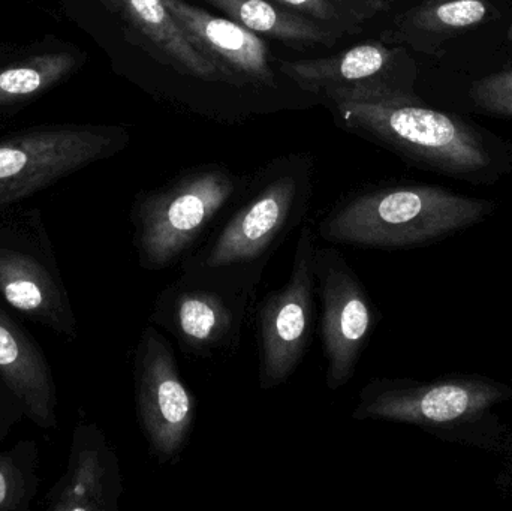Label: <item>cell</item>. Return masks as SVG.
I'll return each instance as SVG.
<instances>
[{
  "mask_svg": "<svg viewBox=\"0 0 512 511\" xmlns=\"http://www.w3.org/2000/svg\"><path fill=\"white\" fill-rule=\"evenodd\" d=\"M123 495L119 458L96 423L80 419L68 467L48 492V511H117Z\"/></svg>",
  "mask_w": 512,
  "mask_h": 511,
  "instance_id": "cell-13",
  "label": "cell"
},
{
  "mask_svg": "<svg viewBox=\"0 0 512 511\" xmlns=\"http://www.w3.org/2000/svg\"><path fill=\"white\" fill-rule=\"evenodd\" d=\"M318 236L298 231L291 273L283 287L256 306L258 381L264 392L285 384L297 371L312 342L316 324L315 251Z\"/></svg>",
  "mask_w": 512,
  "mask_h": 511,
  "instance_id": "cell-9",
  "label": "cell"
},
{
  "mask_svg": "<svg viewBox=\"0 0 512 511\" xmlns=\"http://www.w3.org/2000/svg\"><path fill=\"white\" fill-rule=\"evenodd\" d=\"M396 60L397 51L370 41L330 57L282 62L280 69L301 89L321 95L336 87H396L387 81Z\"/></svg>",
  "mask_w": 512,
  "mask_h": 511,
  "instance_id": "cell-16",
  "label": "cell"
},
{
  "mask_svg": "<svg viewBox=\"0 0 512 511\" xmlns=\"http://www.w3.org/2000/svg\"><path fill=\"white\" fill-rule=\"evenodd\" d=\"M321 96L349 131L417 164L477 182L498 176L495 156L468 126L397 87H336Z\"/></svg>",
  "mask_w": 512,
  "mask_h": 511,
  "instance_id": "cell-1",
  "label": "cell"
},
{
  "mask_svg": "<svg viewBox=\"0 0 512 511\" xmlns=\"http://www.w3.org/2000/svg\"><path fill=\"white\" fill-rule=\"evenodd\" d=\"M105 3L156 59L200 80L224 81L218 68L191 44L162 0H105Z\"/></svg>",
  "mask_w": 512,
  "mask_h": 511,
  "instance_id": "cell-15",
  "label": "cell"
},
{
  "mask_svg": "<svg viewBox=\"0 0 512 511\" xmlns=\"http://www.w3.org/2000/svg\"><path fill=\"white\" fill-rule=\"evenodd\" d=\"M0 299L57 335L77 338V317L38 210L0 212Z\"/></svg>",
  "mask_w": 512,
  "mask_h": 511,
  "instance_id": "cell-7",
  "label": "cell"
},
{
  "mask_svg": "<svg viewBox=\"0 0 512 511\" xmlns=\"http://www.w3.org/2000/svg\"><path fill=\"white\" fill-rule=\"evenodd\" d=\"M273 2L319 23L339 24L343 20L339 9L331 0H273Z\"/></svg>",
  "mask_w": 512,
  "mask_h": 511,
  "instance_id": "cell-21",
  "label": "cell"
},
{
  "mask_svg": "<svg viewBox=\"0 0 512 511\" xmlns=\"http://www.w3.org/2000/svg\"><path fill=\"white\" fill-rule=\"evenodd\" d=\"M309 197V177L304 171L273 174L200 249L182 261V267L262 276L277 248L306 218Z\"/></svg>",
  "mask_w": 512,
  "mask_h": 511,
  "instance_id": "cell-6",
  "label": "cell"
},
{
  "mask_svg": "<svg viewBox=\"0 0 512 511\" xmlns=\"http://www.w3.org/2000/svg\"><path fill=\"white\" fill-rule=\"evenodd\" d=\"M316 291L321 302L319 333L325 357V384L331 392L345 387L379 323L363 281L339 249L316 246Z\"/></svg>",
  "mask_w": 512,
  "mask_h": 511,
  "instance_id": "cell-11",
  "label": "cell"
},
{
  "mask_svg": "<svg viewBox=\"0 0 512 511\" xmlns=\"http://www.w3.org/2000/svg\"><path fill=\"white\" fill-rule=\"evenodd\" d=\"M0 381L14 395L24 417L41 429H56L57 387L38 342L0 306Z\"/></svg>",
  "mask_w": 512,
  "mask_h": 511,
  "instance_id": "cell-14",
  "label": "cell"
},
{
  "mask_svg": "<svg viewBox=\"0 0 512 511\" xmlns=\"http://www.w3.org/2000/svg\"><path fill=\"white\" fill-rule=\"evenodd\" d=\"M492 212L490 201L439 186H379L339 201L316 234L331 245L406 249L474 227Z\"/></svg>",
  "mask_w": 512,
  "mask_h": 511,
  "instance_id": "cell-2",
  "label": "cell"
},
{
  "mask_svg": "<svg viewBox=\"0 0 512 511\" xmlns=\"http://www.w3.org/2000/svg\"><path fill=\"white\" fill-rule=\"evenodd\" d=\"M475 102L484 110L504 114V116H512V95L490 96V98L477 99Z\"/></svg>",
  "mask_w": 512,
  "mask_h": 511,
  "instance_id": "cell-24",
  "label": "cell"
},
{
  "mask_svg": "<svg viewBox=\"0 0 512 511\" xmlns=\"http://www.w3.org/2000/svg\"><path fill=\"white\" fill-rule=\"evenodd\" d=\"M510 38L512 39V26H511Z\"/></svg>",
  "mask_w": 512,
  "mask_h": 511,
  "instance_id": "cell-26",
  "label": "cell"
},
{
  "mask_svg": "<svg viewBox=\"0 0 512 511\" xmlns=\"http://www.w3.org/2000/svg\"><path fill=\"white\" fill-rule=\"evenodd\" d=\"M191 44L231 84L273 87L276 83L267 42L230 18L216 17L185 0H162Z\"/></svg>",
  "mask_w": 512,
  "mask_h": 511,
  "instance_id": "cell-12",
  "label": "cell"
},
{
  "mask_svg": "<svg viewBox=\"0 0 512 511\" xmlns=\"http://www.w3.org/2000/svg\"><path fill=\"white\" fill-rule=\"evenodd\" d=\"M239 189V177L227 168L207 165L138 195L131 222L141 269L161 272L182 263L209 234Z\"/></svg>",
  "mask_w": 512,
  "mask_h": 511,
  "instance_id": "cell-3",
  "label": "cell"
},
{
  "mask_svg": "<svg viewBox=\"0 0 512 511\" xmlns=\"http://www.w3.org/2000/svg\"><path fill=\"white\" fill-rule=\"evenodd\" d=\"M511 398V387L481 375L373 378L361 389L352 419L408 423L445 437L478 428L490 420L493 408Z\"/></svg>",
  "mask_w": 512,
  "mask_h": 511,
  "instance_id": "cell-5",
  "label": "cell"
},
{
  "mask_svg": "<svg viewBox=\"0 0 512 511\" xmlns=\"http://www.w3.org/2000/svg\"><path fill=\"white\" fill-rule=\"evenodd\" d=\"M38 446L21 440L0 452V511H27L38 492Z\"/></svg>",
  "mask_w": 512,
  "mask_h": 511,
  "instance_id": "cell-20",
  "label": "cell"
},
{
  "mask_svg": "<svg viewBox=\"0 0 512 511\" xmlns=\"http://www.w3.org/2000/svg\"><path fill=\"white\" fill-rule=\"evenodd\" d=\"M221 9L227 18L256 35L277 39L295 48L333 45L336 33L312 18L277 5L273 0H204Z\"/></svg>",
  "mask_w": 512,
  "mask_h": 511,
  "instance_id": "cell-17",
  "label": "cell"
},
{
  "mask_svg": "<svg viewBox=\"0 0 512 511\" xmlns=\"http://www.w3.org/2000/svg\"><path fill=\"white\" fill-rule=\"evenodd\" d=\"M138 422L159 464H176L188 446L198 401L180 374L168 339L158 327H144L134 356Z\"/></svg>",
  "mask_w": 512,
  "mask_h": 511,
  "instance_id": "cell-10",
  "label": "cell"
},
{
  "mask_svg": "<svg viewBox=\"0 0 512 511\" xmlns=\"http://www.w3.org/2000/svg\"><path fill=\"white\" fill-rule=\"evenodd\" d=\"M80 57L72 51L32 54L0 69V108L38 98L65 80Z\"/></svg>",
  "mask_w": 512,
  "mask_h": 511,
  "instance_id": "cell-18",
  "label": "cell"
},
{
  "mask_svg": "<svg viewBox=\"0 0 512 511\" xmlns=\"http://www.w3.org/2000/svg\"><path fill=\"white\" fill-rule=\"evenodd\" d=\"M364 2L369 3V5L375 6L376 9L384 8V5L382 3L385 2V0H364Z\"/></svg>",
  "mask_w": 512,
  "mask_h": 511,
  "instance_id": "cell-25",
  "label": "cell"
},
{
  "mask_svg": "<svg viewBox=\"0 0 512 511\" xmlns=\"http://www.w3.org/2000/svg\"><path fill=\"white\" fill-rule=\"evenodd\" d=\"M24 417L23 408L18 404L5 384L0 381V444L14 428L15 423Z\"/></svg>",
  "mask_w": 512,
  "mask_h": 511,
  "instance_id": "cell-22",
  "label": "cell"
},
{
  "mask_svg": "<svg viewBox=\"0 0 512 511\" xmlns=\"http://www.w3.org/2000/svg\"><path fill=\"white\" fill-rule=\"evenodd\" d=\"M505 95H512V71L484 78V80L478 81L472 89L475 101L481 98H490V96Z\"/></svg>",
  "mask_w": 512,
  "mask_h": 511,
  "instance_id": "cell-23",
  "label": "cell"
},
{
  "mask_svg": "<svg viewBox=\"0 0 512 511\" xmlns=\"http://www.w3.org/2000/svg\"><path fill=\"white\" fill-rule=\"evenodd\" d=\"M489 14L484 0H432L403 15L391 32L396 41L420 45L430 38L448 35L483 23Z\"/></svg>",
  "mask_w": 512,
  "mask_h": 511,
  "instance_id": "cell-19",
  "label": "cell"
},
{
  "mask_svg": "<svg viewBox=\"0 0 512 511\" xmlns=\"http://www.w3.org/2000/svg\"><path fill=\"white\" fill-rule=\"evenodd\" d=\"M261 276L182 267L155 299L150 324L170 333L180 350L212 359L239 348Z\"/></svg>",
  "mask_w": 512,
  "mask_h": 511,
  "instance_id": "cell-4",
  "label": "cell"
},
{
  "mask_svg": "<svg viewBox=\"0 0 512 511\" xmlns=\"http://www.w3.org/2000/svg\"><path fill=\"white\" fill-rule=\"evenodd\" d=\"M125 134L104 126L24 129L0 140V212L122 149Z\"/></svg>",
  "mask_w": 512,
  "mask_h": 511,
  "instance_id": "cell-8",
  "label": "cell"
}]
</instances>
